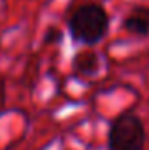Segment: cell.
Instances as JSON below:
<instances>
[{
	"label": "cell",
	"instance_id": "obj_6",
	"mask_svg": "<svg viewBox=\"0 0 149 150\" xmlns=\"http://www.w3.org/2000/svg\"><path fill=\"white\" fill-rule=\"evenodd\" d=\"M0 91H2V80H0Z\"/></svg>",
	"mask_w": 149,
	"mask_h": 150
},
{
	"label": "cell",
	"instance_id": "obj_4",
	"mask_svg": "<svg viewBox=\"0 0 149 150\" xmlns=\"http://www.w3.org/2000/svg\"><path fill=\"white\" fill-rule=\"evenodd\" d=\"M72 67H74V72L79 75H95L98 72L100 61L93 51H82L74 56Z\"/></svg>",
	"mask_w": 149,
	"mask_h": 150
},
{
	"label": "cell",
	"instance_id": "obj_1",
	"mask_svg": "<svg viewBox=\"0 0 149 150\" xmlns=\"http://www.w3.org/2000/svg\"><path fill=\"white\" fill-rule=\"evenodd\" d=\"M69 32L74 42L95 45L109 32V14L100 4H84L77 7L69 19Z\"/></svg>",
	"mask_w": 149,
	"mask_h": 150
},
{
	"label": "cell",
	"instance_id": "obj_2",
	"mask_svg": "<svg viewBox=\"0 0 149 150\" xmlns=\"http://www.w3.org/2000/svg\"><path fill=\"white\" fill-rule=\"evenodd\" d=\"M144 124L135 113L125 112L112 120L107 136L109 150H144Z\"/></svg>",
	"mask_w": 149,
	"mask_h": 150
},
{
	"label": "cell",
	"instance_id": "obj_5",
	"mask_svg": "<svg viewBox=\"0 0 149 150\" xmlns=\"http://www.w3.org/2000/svg\"><path fill=\"white\" fill-rule=\"evenodd\" d=\"M63 37V33H62V30H58V28H54V26H51V28H47V32H46V42L49 44H58L60 40Z\"/></svg>",
	"mask_w": 149,
	"mask_h": 150
},
{
	"label": "cell",
	"instance_id": "obj_3",
	"mask_svg": "<svg viewBox=\"0 0 149 150\" xmlns=\"http://www.w3.org/2000/svg\"><path fill=\"white\" fill-rule=\"evenodd\" d=\"M123 28L137 37L149 35V7H135L123 21Z\"/></svg>",
	"mask_w": 149,
	"mask_h": 150
}]
</instances>
